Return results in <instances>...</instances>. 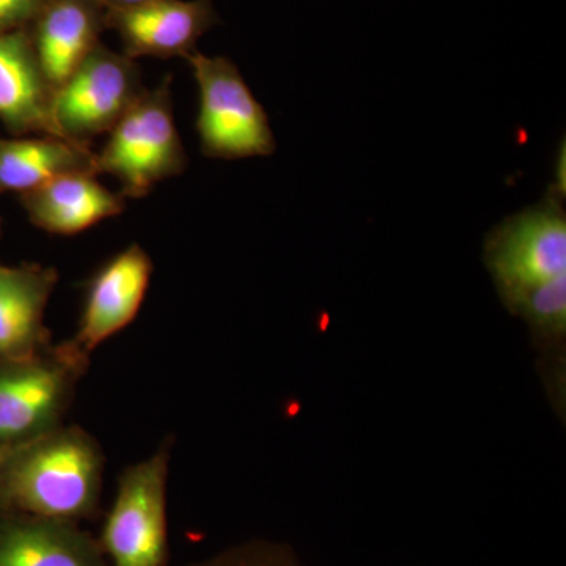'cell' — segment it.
<instances>
[{"instance_id": "6da1fadb", "label": "cell", "mask_w": 566, "mask_h": 566, "mask_svg": "<svg viewBox=\"0 0 566 566\" xmlns=\"http://www.w3.org/2000/svg\"><path fill=\"white\" fill-rule=\"evenodd\" d=\"M103 472L96 439L63 423L0 453V513L80 523L98 510Z\"/></svg>"}, {"instance_id": "7a4b0ae2", "label": "cell", "mask_w": 566, "mask_h": 566, "mask_svg": "<svg viewBox=\"0 0 566 566\" xmlns=\"http://www.w3.org/2000/svg\"><path fill=\"white\" fill-rule=\"evenodd\" d=\"M96 163L99 174L120 182L125 199H144L159 182L185 172L188 156L175 125L170 77L158 87L145 88L111 129Z\"/></svg>"}, {"instance_id": "3957f363", "label": "cell", "mask_w": 566, "mask_h": 566, "mask_svg": "<svg viewBox=\"0 0 566 566\" xmlns=\"http://www.w3.org/2000/svg\"><path fill=\"white\" fill-rule=\"evenodd\" d=\"M88 367L66 342L24 359H0V453L61 427Z\"/></svg>"}, {"instance_id": "277c9868", "label": "cell", "mask_w": 566, "mask_h": 566, "mask_svg": "<svg viewBox=\"0 0 566 566\" xmlns=\"http://www.w3.org/2000/svg\"><path fill=\"white\" fill-rule=\"evenodd\" d=\"M185 61L199 87L197 133L207 158H256L274 155L270 118L230 59L193 51Z\"/></svg>"}, {"instance_id": "5b68a950", "label": "cell", "mask_w": 566, "mask_h": 566, "mask_svg": "<svg viewBox=\"0 0 566 566\" xmlns=\"http://www.w3.org/2000/svg\"><path fill=\"white\" fill-rule=\"evenodd\" d=\"M483 259L505 305L566 275L565 193L549 188L542 202L497 223L486 234Z\"/></svg>"}, {"instance_id": "8992f818", "label": "cell", "mask_w": 566, "mask_h": 566, "mask_svg": "<svg viewBox=\"0 0 566 566\" xmlns=\"http://www.w3.org/2000/svg\"><path fill=\"white\" fill-rule=\"evenodd\" d=\"M172 446V439H166L155 453L126 468L118 479L98 542L111 566L167 565V482Z\"/></svg>"}, {"instance_id": "52a82bcc", "label": "cell", "mask_w": 566, "mask_h": 566, "mask_svg": "<svg viewBox=\"0 0 566 566\" xmlns=\"http://www.w3.org/2000/svg\"><path fill=\"white\" fill-rule=\"evenodd\" d=\"M134 59L98 43L54 91V118L65 139L91 145L122 120L142 93Z\"/></svg>"}, {"instance_id": "ba28073f", "label": "cell", "mask_w": 566, "mask_h": 566, "mask_svg": "<svg viewBox=\"0 0 566 566\" xmlns=\"http://www.w3.org/2000/svg\"><path fill=\"white\" fill-rule=\"evenodd\" d=\"M153 270L148 252L134 243L93 274L85 289L80 326L76 334L65 340L77 356L91 360L99 345L136 319L150 286Z\"/></svg>"}, {"instance_id": "9c48e42d", "label": "cell", "mask_w": 566, "mask_h": 566, "mask_svg": "<svg viewBox=\"0 0 566 566\" xmlns=\"http://www.w3.org/2000/svg\"><path fill=\"white\" fill-rule=\"evenodd\" d=\"M106 22L118 32L128 57H182L219 22L212 0H145L109 9Z\"/></svg>"}, {"instance_id": "30bf717a", "label": "cell", "mask_w": 566, "mask_h": 566, "mask_svg": "<svg viewBox=\"0 0 566 566\" xmlns=\"http://www.w3.org/2000/svg\"><path fill=\"white\" fill-rule=\"evenodd\" d=\"M0 122L14 137H63L54 118V88L41 71L32 35L22 29L0 33Z\"/></svg>"}, {"instance_id": "8fae6325", "label": "cell", "mask_w": 566, "mask_h": 566, "mask_svg": "<svg viewBox=\"0 0 566 566\" xmlns=\"http://www.w3.org/2000/svg\"><path fill=\"white\" fill-rule=\"evenodd\" d=\"M57 282L54 266L0 263V359H24L50 348L44 312Z\"/></svg>"}, {"instance_id": "7c38bea8", "label": "cell", "mask_w": 566, "mask_h": 566, "mask_svg": "<svg viewBox=\"0 0 566 566\" xmlns=\"http://www.w3.org/2000/svg\"><path fill=\"white\" fill-rule=\"evenodd\" d=\"M0 566H111L102 546L71 521L0 513Z\"/></svg>"}, {"instance_id": "4fadbf2b", "label": "cell", "mask_w": 566, "mask_h": 566, "mask_svg": "<svg viewBox=\"0 0 566 566\" xmlns=\"http://www.w3.org/2000/svg\"><path fill=\"white\" fill-rule=\"evenodd\" d=\"M29 221L44 232L71 237L122 214L126 199L96 180V175L71 174L31 192L21 193Z\"/></svg>"}, {"instance_id": "5bb4252c", "label": "cell", "mask_w": 566, "mask_h": 566, "mask_svg": "<svg viewBox=\"0 0 566 566\" xmlns=\"http://www.w3.org/2000/svg\"><path fill=\"white\" fill-rule=\"evenodd\" d=\"M103 7L99 0H51L36 18L33 48L54 91L99 43Z\"/></svg>"}, {"instance_id": "9a60e30c", "label": "cell", "mask_w": 566, "mask_h": 566, "mask_svg": "<svg viewBox=\"0 0 566 566\" xmlns=\"http://www.w3.org/2000/svg\"><path fill=\"white\" fill-rule=\"evenodd\" d=\"M71 174L99 175L91 145L48 134L0 139V193L21 196Z\"/></svg>"}, {"instance_id": "2e32d148", "label": "cell", "mask_w": 566, "mask_h": 566, "mask_svg": "<svg viewBox=\"0 0 566 566\" xmlns=\"http://www.w3.org/2000/svg\"><path fill=\"white\" fill-rule=\"evenodd\" d=\"M527 323L536 346L564 348L566 333V275L542 283L505 305Z\"/></svg>"}, {"instance_id": "e0dca14e", "label": "cell", "mask_w": 566, "mask_h": 566, "mask_svg": "<svg viewBox=\"0 0 566 566\" xmlns=\"http://www.w3.org/2000/svg\"><path fill=\"white\" fill-rule=\"evenodd\" d=\"M189 566H303L296 554L282 543L253 542L229 547L216 556Z\"/></svg>"}, {"instance_id": "ac0fdd59", "label": "cell", "mask_w": 566, "mask_h": 566, "mask_svg": "<svg viewBox=\"0 0 566 566\" xmlns=\"http://www.w3.org/2000/svg\"><path fill=\"white\" fill-rule=\"evenodd\" d=\"M51 0H0V33L20 31L35 21Z\"/></svg>"}, {"instance_id": "d6986e66", "label": "cell", "mask_w": 566, "mask_h": 566, "mask_svg": "<svg viewBox=\"0 0 566 566\" xmlns=\"http://www.w3.org/2000/svg\"><path fill=\"white\" fill-rule=\"evenodd\" d=\"M103 6L109 9H126V7L137 6V3L145 2V0H99Z\"/></svg>"}, {"instance_id": "ffe728a7", "label": "cell", "mask_w": 566, "mask_h": 566, "mask_svg": "<svg viewBox=\"0 0 566 566\" xmlns=\"http://www.w3.org/2000/svg\"><path fill=\"white\" fill-rule=\"evenodd\" d=\"M2 233H3V219L0 218V238H2Z\"/></svg>"}]
</instances>
